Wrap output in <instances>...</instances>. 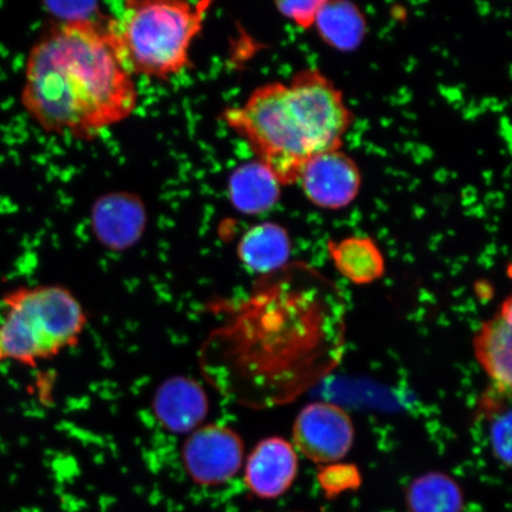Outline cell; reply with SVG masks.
Masks as SVG:
<instances>
[{
    "label": "cell",
    "mask_w": 512,
    "mask_h": 512,
    "mask_svg": "<svg viewBox=\"0 0 512 512\" xmlns=\"http://www.w3.org/2000/svg\"><path fill=\"white\" fill-rule=\"evenodd\" d=\"M224 313L202 351V366L241 406L288 405L342 363L347 303L334 281L304 262L261 277Z\"/></svg>",
    "instance_id": "1"
},
{
    "label": "cell",
    "mask_w": 512,
    "mask_h": 512,
    "mask_svg": "<svg viewBox=\"0 0 512 512\" xmlns=\"http://www.w3.org/2000/svg\"><path fill=\"white\" fill-rule=\"evenodd\" d=\"M44 132L92 140L137 110L136 78L98 21L59 23L31 48L21 93Z\"/></svg>",
    "instance_id": "2"
},
{
    "label": "cell",
    "mask_w": 512,
    "mask_h": 512,
    "mask_svg": "<svg viewBox=\"0 0 512 512\" xmlns=\"http://www.w3.org/2000/svg\"><path fill=\"white\" fill-rule=\"evenodd\" d=\"M222 120L284 187L298 182L311 157L342 149L354 114L328 76L305 68L287 83L256 87L241 106L227 108Z\"/></svg>",
    "instance_id": "3"
},
{
    "label": "cell",
    "mask_w": 512,
    "mask_h": 512,
    "mask_svg": "<svg viewBox=\"0 0 512 512\" xmlns=\"http://www.w3.org/2000/svg\"><path fill=\"white\" fill-rule=\"evenodd\" d=\"M213 2L131 0L104 24L105 34L134 78L164 81L191 67L190 51Z\"/></svg>",
    "instance_id": "4"
},
{
    "label": "cell",
    "mask_w": 512,
    "mask_h": 512,
    "mask_svg": "<svg viewBox=\"0 0 512 512\" xmlns=\"http://www.w3.org/2000/svg\"><path fill=\"white\" fill-rule=\"evenodd\" d=\"M0 363L24 366L51 360L74 348L87 325V315L68 288L59 285L21 287L3 299Z\"/></svg>",
    "instance_id": "5"
},
{
    "label": "cell",
    "mask_w": 512,
    "mask_h": 512,
    "mask_svg": "<svg viewBox=\"0 0 512 512\" xmlns=\"http://www.w3.org/2000/svg\"><path fill=\"white\" fill-rule=\"evenodd\" d=\"M294 447L312 463H338L350 452L355 427L350 415L331 402H312L297 415L293 424Z\"/></svg>",
    "instance_id": "6"
},
{
    "label": "cell",
    "mask_w": 512,
    "mask_h": 512,
    "mask_svg": "<svg viewBox=\"0 0 512 512\" xmlns=\"http://www.w3.org/2000/svg\"><path fill=\"white\" fill-rule=\"evenodd\" d=\"M245 445L238 433L222 425H207L190 434L183 447L185 470L202 486H219L241 470Z\"/></svg>",
    "instance_id": "7"
},
{
    "label": "cell",
    "mask_w": 512,
    "mask_h": 512,
    "mask_svg": "<svg viewBox=\"0 0 512 512\" xmlns=\"http://www.w3.org/2000/svg\"><path fill=\"white\" fill-rule=\"evenodd\" d=\"M297 184L313 206L341 210L350 206L360 194L362 174L348 153L342 149L329 150L307 160Z\"/></svg>",
    "instance_id": "8"
},
{
    "label": "cell",
    "mask_w": 512,
    "mask_h": 512,
    "mask_svg": "<svg viewBox=\"0 0 512 512\" xmlns=\"http://www.w3.org/2000/svg\"><path fill=\"white\" fill-rule=\"evenodd\" d=\"M298 469V453L290 441L280 437L266 438L249 453L245 484L256 497L279 498L296 482Z\"/></svg>",
    "instance_id": "9"
},
{
    "label": "cell",
    "mask_w": 512,
    "mask_h": 512,
    "mask_svg": "<svg viewBox=\"0 0 512 512\" xmlns=\"http://www.w3.org/2000/svg\"><path fill=\"white\" fill-rule=\"evenodd\" d=\"M146 210L139 197L128 192H113L96 201L92 211L93 230L102 246L125 251L142 238Z\"/></svg>",
    "instance_id": "10"
},
{
    "label": "cell",
    "mask_w": 512,
    "mask_h": 512,
    "mask_svg": "<svg viewBox=\"0 0 512 512\" xmlns=\"http://www.w3.org/2000/svg\"><path fill=\"white\" fill-rule=\"evenodd\" d=\"M473 351L492 386L511 392L512 299L505 298L497 312L480 325L473 338Z\"/></svg>",
    "instance_id": "11"
},
{
    "label": "cell",
    "mask_w": 512,
    "mask_h": 512,
    "mask_svg": "<svg viewBox=\"0 0 512 512\" xmlns=\"http://www.w3.org/2000/svg\"><path fill=\"white\" fill-rule=\"evenodd\" d=\"M153 412L174 433H192L203 426L209 412L206 392L195 380L174 377L160 386L153 399Z\"/></svg>",
    "instance_id": "12"
},
{
    "label": "cell",
    "mask_w": 512,
    "mask_h": 512,
    "mask_svg": "<svg viewBox=\"0 0 512 512\" xmlns=\"http://www.w3.org/2000/svg\"><path fill=\"white\" fill-rule=\"evenodd\" d=\"M292 247L285 227L275 222H261L241 236L238 258L248 271L265 277L290 264Z\"/></svg>",
    "instance_id": "13"
},
{
    "label": "cell",
    "mask_w": 512,
    "mask_h": 512,
    "mask_svg": "<svg viewBox=\"0 0 512 512\" xmlns=\"http://www.w3.org/2000/svg\"><path fill=\"white\" fill-rule=\"evenodd\" d=\"M281 185L264 164H242L229 178L228 195L234 208L246 215L267 213L278 203Z\"/></svg>",
    "instance_id": "14"
},
{
    "label": "cell",
    "mask_w": 512,
    "mask_h": 512,
    "mask_svg": "<svg viewBox=\"0 0 512 512\" xmlns=\"http://www.w3.org/2000/svg\"><path fill=\"white\" fill-rule=\"evenodd\" d=\"M326 248L338 273L354 285L373 284L386 273L383 253L368 236L330 240Z\"/></svg>",
    "instance_id": "15"
},
{
    "label": "cell",
    "mask_w": 512,
    "mask_h": 512,
    "mask_svg": "<svg viewBox=\"0 0 512 512\" xmlns=\"http://www.w3.org/2000/svg\"><path fill=\"white\" fill-rule=\"evenodd\" d=\"M315 28L322 40L339 51H352L361 46L368 31L363 11L347 0H323Z\"/></svg>",
    "instance_id": "16"
},
{
    "label": "cell",
    "mask_w": 512,
    "mask_h": 512,
    "mask_svg": "<svg viewBox=\"0 0 512 512\" xmlns=\"http://www.w3.org/2000/svg\"><path fill=\"white\" fill-rule=\"evenodd\" d=\"M409 512H463L464 492L457 480L444 472L416 477L406 491Z\"/></svg>",
    "instance_id": "17"
},
{
    "label": "cell",
    "mask_w": 512,
    "mask_h": 512,
    "mask_svg": "<svg viewBox=\"0 0 512 512\" xmlns=\"http://www.w3.org/2000/svg\"><path fill=\"white\" fill-rule=\"evenodd\" d=\"M511 392L491 386L479 401L478 416L489 421V441L499 463L511 465L512 413Z\"/></svg>",
    "instance_id": "18"
},
{
    "label": "cell",
    "mask_w": 512,
    "mask_h": 512,
    "mask_svg": "<svg viewBox=\"0 0 512 512\" xmlns=\"http://www.w3.org/2000/svg\"><path fill=\"white\" fill-rule=\"evenodd\" d=\"M318 482L326 495L336 497L342 492L356 490L362 483L361 473L355 465L332 463L320 465Z\"/></svg>",
    "instance_id": "19"
},
{
    "label": "cell",
    "mask_w": 512,
    "mask_h": 512,
    "mask_svg": "<svg viewBox=\"0 0 512 512\" xmlns=\"http://www.w3.org/2000/svg\"><path fill=\"white\" fill-rule=\"evenodd\" d=\"M323 0H307V2H277V10L281 16L291 21L296 27L309 30L315 27L317 14Z\"/></svg>",
    "instance_id": "20"
},
{
    "label": "cell",
    "mask_w": 512,
    "mask_h": 512,
    "mask_svg": "<svg viewBox=\"0 0 512 512\" xmlns=\"http://www.w3.org/2000/svg\"><path fill=\"white\" fill-rule=\"evenodd\" d=\"M51 15L59 18L61 23L98 21L96 3H47Z\"/></svg>",
    "instance_id": "21"
}]
</instances>
